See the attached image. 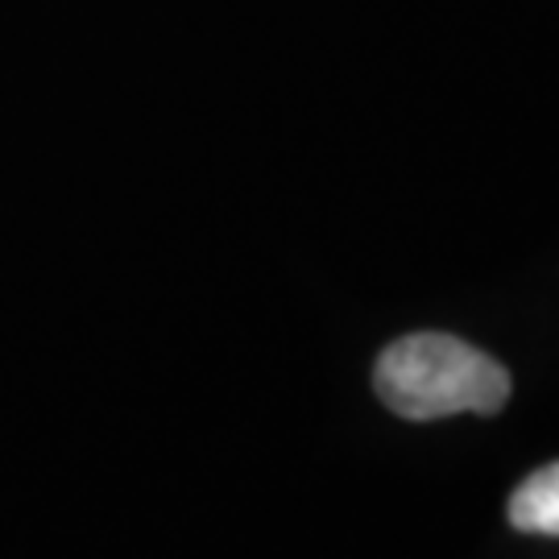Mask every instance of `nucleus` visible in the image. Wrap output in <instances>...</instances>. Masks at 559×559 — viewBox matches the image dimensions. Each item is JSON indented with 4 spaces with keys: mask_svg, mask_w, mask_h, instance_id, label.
<instances>
[{
    "mask_svg": "<svg viewBox=\"0 0 559 559\" xmlns=\"http://www.w3.org/2000/svg\"><path fill=\"white\" fill-rule=\"evenodd\" d=\"M378 399L411 423L448 415H498L510 402V369L485 348L448 332H411L381 348L373 365Z\"/></svg>",
    "mask_w": 559,
    "mask_h": 559,
    "instance_id": "f257e3e1",
    "label": "nucleus"
},
{
    "mask_svg": "<svg viewBox=\"0 0 559 559\" xmlns=\"http://www.w3.org/2000/svg\"><path fill=\"white\" fill-rule=\"evenodd\" d=\"M510 526L522 535H539V539H559V460L543 464L506 501Z\"/></svg>",
    "mask_w": 559,
    "mask_h": 559,
    "instance_id": "f03ea898",
    "label": "nucleus"
}]
</instances>
